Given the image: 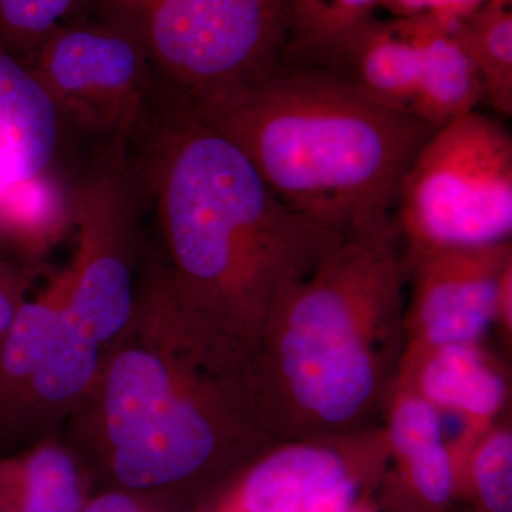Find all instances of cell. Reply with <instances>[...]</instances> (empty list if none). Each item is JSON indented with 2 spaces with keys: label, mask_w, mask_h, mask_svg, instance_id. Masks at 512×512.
<instances>
[{
  "label": "cell",
  "mask_w": 512,
  "mask_h": 512,
  "mask_svg": "<svg viewBox=\"0 0 512 512\" xmlns=\"http://www.w3.org/2000/svg\"><path fill=\"white\" fill-rule=\"evenodd\" d=\"M66 136L42 84L0 46V192L62 168Z\"/></svg>",
  "instance_id": "cell-13"
},
{
  "label": "cell",
  "mask_w": 512,
  "mask_h": 512,
  "mask_svg": "<svg viewBox=\"0 0 512 512\" xmlns=\"http://www.w3.org/2000/svg\"><path fill=\"white\" fill-rule=\"evenodd\" d=\"M101 22L146 55L154 82L207 123L284 62L291 0H99Z\"/></svg>",
  "instance_id": "cell-5"
},
{
  "label": "cell",
  "mask_w": 512,
  "mask_h": 512,
  "mask_svg": "<svg viewBox=\"0 0 512 512\" xmlns=\"http://www.w3.org/2000/svg\"><path fill=\"white\" fill-rule=\"evenodd\" d=\"M382 427L386 463L377 487L383 512H457L446 424L406 382L394 379Z\"/></svg>",
  "instance_id": "cell-12"
},
{
  "label": "cell",
  "mask_w": 512,
  "mask_h": 512,
  "mask_svg": "<svg viewBox=\"0 0 512 512\" xmlns=\"http://www.w3.org/2000/svg\"><path fill=\"white\" fill-rule=\"evenodd\" d=\"M396 379L416 390L441 419L457 421V434L448 440L454 471L477 441L510 414V369L485 340L403 353Z\"/></svg>",
  "instance_id": "cell-11"
},
{
  "label": "cell",
  "mask_w": 512,
  "mask_h": 512,
  "mask_svg": "<svg viewBox=\"0 0 512 512\" xmlns=\"http://www.w3.org/2000/svg\"><path fill=\"white\" fill-rule=\"evenodd\" d=\"M72 258L63 266L67 308L101 348L126 330L136 302L146 221L126 163V148L93 151L70 178Z\"/></svg>",
  "instance_id": "cell-7"
},
{
  "label": "cell",
  "mask_w": 512,
  "mask_h": 512,
  "mask_svg": "<svg viewBox=\"0 0 512 512\" xmlns=\"http://www.w3.org/2000/svg\"><path fill=\"white\" fill-rule=\"evenodd\" d=\"M497 2L508 3V5H511L512 0H497Z\"/></svg>",
  "instance_id": "cell-28"
},
{
  "label": "cell",
  "mask_w": 512,
  "mask_h": 512,
  "mask_svg": "<svg viewBox=\"0 0 512 512\" xmlns=\"http://www.w3.org/2000/svg\"><path fill=\"white\" fill-rule=\"evenodd\" d=\"M128 490H158L276 443L256 409L248 356L197 325L140 266L126 330L104 346L89 393L66 423Z\"/></svg>",
  "instance_id": "cell-2"
},
{
  "label": "cell",
  "mask_w": 512,
  "mask_h": 512,
  "mask_svg": "<svg viewBox=\"0 0 512 512\" xmlns=\"http://www.w3.org/2000/svg\"><path fill=\"white\" fill-rule=\"evenodd\" d=\"M72 175L62 168L0 192V251L42 271L43 262L72 232Z\"/></svg>",
  "instance_id": "cell-16"
},
{
  "label": "cell",
  "mask_w": 512,
  "mask_h": 512,
  "mask_svg": "<svg viewBox=\"0 0 512 512\" xmlns=\"http://www.w3.org/2000/svg\"><path fill=\"white\" fill-rule=\"evenodd\" d=\"M493 328L503 340L505 348L512 345V262L504 269L498 284Z\"/></svg>",
  "instance_id": "cell-24"
},
{
  "label": "cell",
  "mask_w": 512,
  "mask_h": 512,
  "mask_svg": "<svg viewBox=\"0 0 512 512\" xmlns=\"http://www.w3.org/2000/svg\"><path fill=\"white\" fill-rule=\"evenodd\" d=\"M383 0H291V30L284 62L289 67H325L339 43L372 18Z\"/></svg>",
  "instance_id": "cell-18"
},
{
  "label": "cell",
  "mask_w": 512,
  "mask_h": 512,
  "mask_svg": "<svg viewBox=\"0 0 512 512\" xmlns=\"http://www.w3.org/2000/svg\"><path fill=\"white\" fill-rule=\"evenodd\" d=\"M353 512H383L373 501H367V503L360 505Z\"/></svg>",
  "instance_id": "cell-26"
},
{
  "label": "cell",
  "mask_w": 512,
  "mask_h": 512,
  "mask_svg": "<svg viewBox=\"0 0 512 512\" xmlns=\"http://www.w3.org/2000/svg\"><path fill=\"white\" fill-rule=\"evenodd\" d=\"M384 463L382 424L276 441L245 464L218 512H353L375 498Z\"/></svg>",
  "instance_id": "cell-9"
},
{
  "label": "cell",
  "mask_w": 512,
  "mask_h": 512,
  "mask_svg": "<svg viewBox=\"0 0 512 512\" xmlns=\"http://www.w3.org/2000/svg\"><path fill=\"white\" fill-rule=\"evenodd\" d=\"M82 0H0V46L28 66Z\"/></svg>",
  "instance_id": "cell-21"
},
{
  "label": "cell",
  "mask_w": 512,
  "mask_h": 512,
  "mask_svg": "<svg viewBox=\"0 0 512 512\" xmlns=\"http://www.w3.org/2000/svg\"><path fill=\"white\" fill-rule=\"evenodd\" d=\"M407 264L512 241V137L484 114L437 128L404 174L394 212Z\"/></svg>",
  "instance_id": "cell-6"
},
{
  "label": "cell",
  "mask_w": 512,
  "mask_h": 512,
  "mask_svg": "<svg viewBox=\"0 0 512 512\" xmlns=\"http://www.w3.org/2000/svg\"><path fill=\"white\" fill-rule=\"evenodd\" d=\"M6 264V259L2 258V251H0V268Z\"/></svg>",
  "instance_id": "cell-27"
},
{
  "label": "cell",
  "mask_w": 512,
  "mask_h": 512,
  "mask_svg": "<svg viewBox=\"0 0 512 512\" xmlns=\"http://www.w3.org/2000/svg\"><path fill=\"white\" fill-rule=\"evenodd\" d=\"M39 274L40 269L13 261H6L0 268V345Z\"/></svg>",
  "instance_id": "cell-22"
},
{
  "label": "cell",
  "mask_w": 512,
  "mask_h": 512,
  "mask_svg": "<svg viewBox=\"0 0 512 512\" xmlns=\"http://www.w3.org/2000/svg\"><path fill=\"white\" fill-rule=\"evenodd\" d=\"M409 266L397 225L348 235L282 293L248 355L276 441L382 424L404 342Z\"/></svg>",
  "instance_id": "cell-3"
},
{
  "label": "cell",
  "mask_w": 512,
  "mask_h": 512,
  "mask_svg": "<svg viewBox=\"0 0 512 512\" xmlns=\"http://www.w3.org/2000/svg\"><path fill=\"white\" fill-rule=\"evenodd\" d=\"M126 163L165 291L247 356L282 293L343 238L289 210L228 137L156 83Z\"/></svg>",
  "instance_id": "cell-1"
},
{
  "label": "cell",
  "mask_w": 512,
  "mask_h": 512,
  "mask_svg": "<svg viewBox=\"0 0 512 512\" xmlns=\"http://www.w3.org/2000/svg\"><path fill=\"white\" fill-rule=\"evenodd\" d=\"M212 126L289 210L342 237L396 224L404 174L437 130L333 70L285 64Z\"/></svg>",
  "instance_id": "cell-4"
},
{
  "label": "cell",
  "mask_w": 512,
  "mask_h": 512,
  "mask_svg": "<svg viewBox=\"0 0 512 512\" xmlns=\"http://www.w3.org/2000/svg\"><path fill=\"white\" fill-rule=\"evenodd\" d=\"M512 241L444 249L409 262L403 353L485 340Z\"/></svg>",
  "instance_id": "cell-10"
},
{
  "label": "cell",
  "mask_w": 512,
  "mask_h": 512,
  "mask_svg": "<svg viewBox=\"0 0 512 512\" xmlns=\"http://www.w3.org/2000/svg\"><path fill=\"white\" fill-rule=\"evenodd\" d=\"M454 480L457 512H512L511 414L468 451Z\"/></svg>",
  "instance_id": "cell-20"
},
{
  "label": "cell",
  "mask_w": 512,
  "mask_h": 512,
  "mask_svg": "<svg viewBox=\"0 0 512 512\" xmlns=\"http://www.w3.org/2000/svg\"><path fill=\"white\" fill-rule=\"evenodd\" d=\"M30 72L55 103L67 133L92 151L126 148L154 77L143 50L107 23H64L37 50Z\"/></svg>",
  "instance_id": "cell-8"
},
{
  "label": "cell",
  "mask_w": 512,
  "mask_h": 512,
  "mask_svg": "<svg viewBox=\"0 0 512 512\" xmlns=\"http://www.w3.org/2000/svg\"><path fill=\"white\" fill-rule=\"evenodd\" d=\"M461 45L476 66L484 101L512 114V12L508 3L487 0L457 22Z\"/></svg>",
  "instance_id": "cell-19"
},
{
  "label": "cell",
  "mask_w": 512,
  "mask_h": 512,
  "mask_svg": "<svg viewBox=\"0 0 512 512\" xmlns=\"http://www.w3.org/2000/svg\"><path fill=\"white\" fill-rule=\"evenodd\" d=\"M0 512H3V511H0Z\"/></svg>",
  "instance_id": "cell-29"
},
{
  "label": "cell",
  "mask_w": 512,
  "mask_h": 512,
  "mask_svg": "<svg viewBox=\"0 0 512 512\" xmlns=\"http://www.w3.org/2000/svg\"><path fill=\"white\" fill-rule=\"evenodd\" d=\"M420 72L410 114L434 128L476 111L483 84L457 33L460 19L419 16Z\"/></svg>",
  "instance_id": "cell-15"
},
{
  "label": "cell",
  "mask_w": 512,
  "mask_h": 512,
  "mask_svg": "<svg viewBox=\"0 0 512 512\" xmlns=\"http://www.w3.org/2000/svg\"><path fill=\"white\" fill-rule=\"evenodd\" d=\"M84 485L76 456L55 437L0 458V511L80 512Z\"/></svg>",
  "instance_id": "cell-17"
},
{
  "label": "cell",
  "mask_w": 512,
  "mask_h": 512,
  "mask_svg": "<svg viewBox=\"0 0 512 512\" xmlns=\"http://www.w3.org/2000/svg\"><path fill=\"white\" fill-rule=\"evenodd\" d=\"M420 20L367 19L335 50L326 69L384 106L410 114L420 72Z\"/></svg>",
  "instance_id": "cell-14"
},
{
  "label": "cell",
  "mask_w": 512,
  "mask_h": 512,
  "mask_svg": "<svg viewBox=\"0 0 512 512\" xmlns=\"http://www.w3.org/2000/svg\"><path fill=\"white\" fill-rule=\"evenodd\" d=\"M80 512H144L138 501L128 494L107 493L100 495L92 503L84 504Z\"/></svg>",
  "instance_id": "cell-25"
},
{
  "label": "cell",
  "mask_w": 512,
  "mask_h": 512,
  "mask_svg": "<svg viewBox=\"0 0 512 512\" xmlns=\"http://www.w3.org/2000/svg\"><path fill=\"white\" fill-rule=\"evenodd\" d=\"M485 2L487 0H383L380 6L397 18L431 15L463 19Z\"/></svg>",
  "instance_id": "cell-23"
}]
</instances>
